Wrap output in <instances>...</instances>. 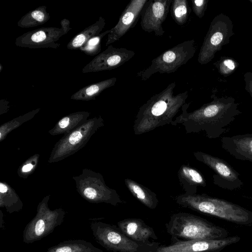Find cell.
Instances as JSON below:
<instances>
[{"label":"cell","mask_w":252,"mask_h":252,"mask_svg":"<svg viewBox=\"0 0 252 252\" xmlns=\"http://www.w3.org/2000/svg\"><path fill=\"white\" fill-rule=\"evenodd\" d=\"M213 100L200 108L188 113L186 109L177 119L189 124L192 132L204 131L207 137H220L228 130L230 125L242 112L239 103L232 97H219L214 94Z\"/></svg>","instance_id":"1"},{"label":"cell","mask_w":252,"mask_h":252,"mask_svg":"<svg viewBox=\"0 0 252 252\" xmlns=\"http://www.w3.org/2000/svg\"><path fill=\"white\" fill-rule=\"evenodd\" d=\"M177 202L184 207L239 224H252V212L226 200L205 194H184Z\"/></svg>","instance_id":"2"},{"label":"cell","mask_w":252,"mask_h":252,"mask_svg":"<svg viewBox=\"0 0 252 252\" xmlns=\"http://www.w3.org/2000/svg\"><path fill=\"white\" fill-rule=\"evenodd\" d=\"M176 84L173 82L161 92L153 95L146 103L139 109L137 116V122H139L140 131L146 128L150 123L148 128L151 129L152 124L155 122H166L171 120L180 108L184 105L188 96V92L174 95L173 90Z\"/></svg>","instance_id":"3"},{"label":"cell","mask_w":252,"mask_h":252,"mask_svg":"<svg viewBox=\"0 0 252 252\" xmlns=\"http://www.w3.org/2000/svg\"><path fill=\"white\" fill-rule=\"evenodd\" d=\"M166 229L176 242L216 240L228 237L225 229L200 217L184 212L173 215L166 224Z\"/></svg>","instance_id":"4"},{"label":"cell","mask_w":252,"mask_h":252,"mask_svg":"<svg viewBox=\"0 0 252 252\" xmlns=\"http://www.w3.org/2000/svg\"><path fill=\"white\" fill-rule=\"evenodd\" d=\"M196 49L194 39L179 43L154 59L148 67L137 73V76L141 80L146 81L156 73L174 72L194 56Z\"/></svg>","instance_id":"5"},{"label":"cell","mask_w":252,"mask_h":252,"mask_svg":"<svg viewBox=\"0 0 252 252\" xmlns=\"http://www.w3.org/2000/svg\"><path fill=\"white\" fill-rule=\"evenodd\" d=\"M91 229L96 241L113 252H155L158 247L137 243L125 236L116 225L93 221Z\"/></svg>","instance_id":"6"},{"label":"cell","mask_w":252,"mask_h":252,"mask_svg":"<svg viewBox=\"0 0 252 252\" xmlns=\"http://www.w3.org/2000/svg\"><path fill=\"white\" fill-rule=\"evenodd\" d=\"M233 29L232 21L228 16L220 13L215 17L201 46L197 59L200 64L210 62L215 54L229 43L230 37L234 34Z\"/></svg>","instance_id":"7"},{"label":"cell","mask_w":252,"mask_h":252,"mask_svg":"<svg viewBox=\"0 0 252 252\" xmlns=\"http://www.w3.org/2000/svg\"><path fill=\"white\" fill-rule=\"evenodd\" d=\"M64 215L63 210L52 211L43 204L38 208L34 218L26 226L23 233V242L29 244L47 236L62 224Z\"/></svg>","instance_id":"8"},{"label":"cell","mask_w":252,"mask_h":252,"mask_svg":"<svg viewBox=\"0 0 252 252\" xmlns=\"http://www.w3.org/2000/svg\"><path fill=\"white\" fill-rule=\"evenodd\" d=\"M196 159L212 169L215 173L214 183L220 188L233 190L240 188L243 183L239 173L225 161L218 157L202 152L193 153Z\"/></svg>","instance_id":"9"},{"label":"cell","mask_w":252,"mask_h":252,"mask_svg":"<svg viewBox=\"0 0 252 252\" xmlns=\"http://www.w3.org/2000/svg\"><path fill=\"white\" fill-rule=\"evenodd\" d=\"M134 55L133 51L110 45L87 64L82 72L86 73L113 69L130 60Z\"/></svg>","instance_id":"10"},{"label":"cell","mask_w":252,"mask_h":252,"mask_svg":"<svg viewBox=\"0 0 252 252\" xmlns=\"http://www.w3.org/2000/svg\"><path fill=\"white\" fill-rule=\"evenodd\" d=\"M64 34L61 28H41L19 36L16 38L15 44L18 47L31 49H57L61 44L56 42Z\"/></svg>","instance_id":"11"},{"label":"cell","mask_w":252,"mask_h":252,"mask_svg":"<svg viewBox=\"0 0 252 252\" xmlns=\"http://www.w3.org/2000/svg\"><path fill=\"white\" fill-rule=\"evenodd\" d=\"M171 0H148L141 14V27L148 32H154L158 36L164 33L162 24L168 14Z\"/></svg>","instance_id":"12"},{"label":"cell","mask_w":252,"mask_h":252,"mask_svg":"<svg viewBox=\"0 0 252 252\" xmlns=\"http://www.w3.org/2000/svg\"><path fill=\"white\" fill-rule=\"evenodd\" d=\"M240 240V237L235 236L216 240L177 241L168 246L158 247L155 252H220Z\"/></svg>","instance_id":"13"},{"label":"cell","mask_w":252,"mask_h":252,"mask_svg":"<svg viewBox=\"0 0 252 252\" xmlns=\"http://www.w3.org/2000/svg\"><path fill=\"white\" fill-rule=\"evenodd\" d=\"M147 0H131L121 15L117 24L110 29L106 46L119 40L136 24Z\"/></svg>","instance_id":"14"},{"label":"cell","mask_w":252,"mask_h":252,"mask_svg":"<svg viewBox=\"0 0 252 252\" xmlns=\"http://www.w3.org/2000/svg\"><path fill=\"white\" fill-rule=\"evenodd\" d=\"M120 230L126 237L133 241L142 245L155 246L150 239H158L153 228L139 219H126L117 223Z\"/></svg>","instance_id":"15"},{"label":"cell","mask_w":252,"mask_h":252,"mask_svg":"<svg viewBox=\"0 0 252 252\" xmlns=\"http://www.w3.org/2000/svg\"><path fill=\"white\" fill-rule=\"evenodd\" d=\"M221 146L234 158L252 163V134L223 136Z\"/></svg>","instance_id":"16"},{"label":"cell","mask_w":252,"mask_h":252,"mask_svg":"<svg viewBox=\"0 0 252 252\" xmlns=\"http://www.w3.org/2000/svg\"><path fill=\"white\" fill-rule=\"evenodd\" d=\"M106 24L105 20L100 16L94 23L86 28L75 35L67 43V49H79L90 39L99 34Z\"/></svg>","instance_id":"17"},{"label":"cell","mask_w":252,"mask_h":252,"mask_svg":"<svg viewBox=\"0 0 252 252\" xmlns=\"http://www.w3.org/2000/svg\"><path fill=\"white\" fill-rule=\"evenodd\" d=\"M46 252H103L91 243L82 239L63 241L49 248Z\"/></svg>","instance_id":"18"},{"label":"cell","mask_w":252,"mask_h":252,"mask_svg":"<svg viewBox=\"0 0 252 252\" xmlns=\"http://www.w3.org/2000/svg\"><path fill=\"white\" fill-rule=\"evenodd\" d=\"M117 80L116 77H112L84 87L72 94L71 98L85 100L94 99L105 90L113 86Z\"/></svg>","instance_id":"19"},{"label":"cell","mask_w":252,"mask_h":252,"mask_svg":"<svg viewBox=\"0 0 252 252\" xmlns=\"http://www.w3.org/2000/svg\"><path fill=\"white\" fill-rule=\"evenodd\" d=\"M125 182L132 194L140 202L150 209L156 208L158 200L155 193L131 179H126Z\"/></svg>","instance_id":"20"},{"label":"cell","mask_w":252,"mask_h":252,"mask_svg":"<svg viewBox=\"0 0 252 252\" xmlns=\"http://www.w3.org/2000/svg\"><path fill=\"white\" fill-rule=\"evenodd\" d=\"M46 9L47 6L42 5L29 11L19 20L17 26L29 28L44 24L50 18Z\"/></svg>","instance_id":"21"},{"label":"cell","mask_w":252,"mask_h":252,"mask_svg":"<svg viewBox=\"0 0 252 252\" xmlns=\"http://www.w3.org/2000/svg\"><path fill=\"white\" fill-rule=\"evenodd\" d=\"M178 176L184 187L185 188L186 186L189 188L191 187L194 194H195L198 186L204 187L206 185L202 175L196 170L188 166H181L179 171Z\"/></svg>","instance_id":"22"},{"label":"cell","mask_w":252,"mask_h":252,"mask_svg":"<svg viewBox=\"0 0 252 252\" xmlns=\"http://www.w3.org/2000/svg\"><path fill=\"white\" fill-rule=\"evenodd\" d=\"M189 13V3L187 0L172 1L171 14L173 19L180 26H183L188 21Z\"/></svg>","instance_id":"23"},{"label":"cell","mask_w":252,"mask_h":252,"mask_svg":"<svg viewBox=\"0 0 252 252\" xmlns=\"http://www.w3.org/2000/svg\"><path fill=\"white\" fill-rule=\"evenodd\" d=\"M110 32V30H108L92 38L79 50L87 55H97L101 51L102 38Z\"/></svg>","instance_id":"24"},{"label":"cell","mask_w":252,"mask_h":252,"mask_svg":"<svg viewBox=\"0 0 252 252\" xmlns=\"http://www.w3.org/2000/svg\"><path fill=\"white\" fill-rule=\"evenodd\" d=\"M219 72L224 77L232 74L237 68L238 63L233 58L222 57L214 63Z\"/></svg>","instance_id":"25"},{"label":"cell","mask_w":252,"mask_h":252,"mask_svg":"<svg viewBox=\"0 0 252 252\" xmlns=\"http://www.w3.org/2000/svg\"><path fill=\"white\" fill-rule=\"evenodd\" d=\"M209 0H192V9L194 13L202 18L207 9Z\"/></svg>","instance_id":"26"},{"label":"cell","mask_w":252,"mask_h":252,"mask_svg":"<svg viewBox=\"0 0 252 252\" xmlns=\"http://www.w3.org/2000/svg\"><path fill=\"white\" fill-rule=\"evenodd\" d=\"M245 90L252 97V72H247L244 75Z\"/></svg>","instance_id":"27"},{"label":"cell","mask_w":252,"mask_h":252,"mask_svg":"<svg viewBox=\"0 0 252 252\" xmlns=\"http://www.w3.org/2000/svg\"><path fill=\"white\" fill-rule=\"evenodd\" d=\"M84 195L88 199L91 200H98V195L96 191L91 188H88L84 189Z\"/></svg>","instance_id":"28"},{"label":"cell","mask_w":252,"mask_h":252,"mask_svg":"<svg viewBox=\"0 0 252 252\" xmlns=\"http://www.w3.org/2000/svg\"><path fill=\"white\" fill-rule=\"evenodd\" d=\"M82 137L81 133L79 131L73 132L69 137V142L72 144H75L80 140Z\"/></svg>","instance_id":"29"},{"label":"cell","mask_w":252,"mask_h":252,"mask_svg":"<svg viewBox=\"0 0 252 252\" xmlns=\"http://www.w3.org/2000/svg\"><path fill=\"white\" fill-rule=\"evenodd\" d=\"M61 28L64 31L65 34H66L71 30L70 27V21L67 19H63L61 21Z\"/></svg>","instance_id":"30"},{"label":"cell","mask_w":252,"mask_h":252,"mask_svg":"<svg viewBox=\"0 0 252 252\" xmlns=\"http://www.w3.org/2000/svg\"><path fill=\"white\" fill-rule=\"evenodd\" d=\"M69 119L68 117H65L62 119L59 123V126L62 128L66 127L69 124Z\"/></svg>","instance_id":"31"},{"label":"cell","mask_w":252,"mask_h":252,"mask_svg":"<svg viewBox=\"0 0 252 252\" xmlns=\"http://www.w3.org/2000/svg\"><path fill=\"white\" fill-rule=\"evenodd\" d=\"M32 164H28L24 165L22 168V170L24 172H27L31 170L32 168Z\"/></svg>","instance_id":"32"},{"label":"cell","mask_w":252,"mask_h":252,"mask_svg":"<svg viewBox=\"0 0 252 252\" xmlns=\"http://www.w3.org/2000/svg\"><path fill=\"white\" fill-rule=\"evenodd\" d=\"M7 190V188L4 184H0V191L1 193H5Z\"/></svg>","instance_id":"33"},{"label":"cell","mask_w":252,"mask_h":252,"mask_svg":"<svg viewBox=\"0 0 252 252\" xmlns=\"http://www.w3.org/2000/svg\"><path fill=\"white\" fill-rule=\"evenodd\" d=\"M2 65L1 63H0V72H1L2 71Z\"/></svg>","instance_id":"34"},{"label":"cell","mask_w":252,"mask_h":252,"mask_svg":"<svg viewBox=\"0 0 252 252\" xmlns=\"http://www.w3.org/2000/svg\"><path fill=\"white\" fill-rule=\"evenodd\" d=\"M252 3V0H249Z\"/></svg>","instance_id":"35"}]
</instances>
